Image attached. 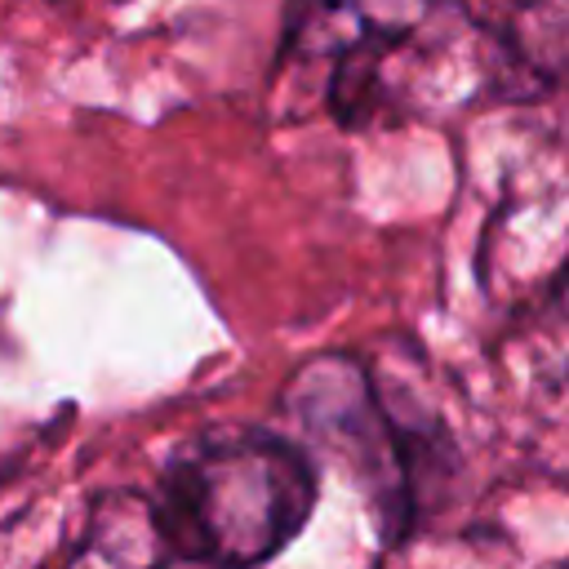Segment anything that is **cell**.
I'll list each match as a JSON object with an SVG mask.
<instances>
[{"label":"cell","instance_id":"6da1fadb","mask_svg":"<svg viewBox=\"0 0 569 569\" xmlns=\"http://www.w3.org/2000/svg\"><path fill=\"white\" fill-rule=\"evenodd\" d=\"M316 493L302 445L262 427H213L169 453L151 520L178 560L253 569L302 533Z\"/></svg>","mask_w":569,"mask_h":569},{"label":"cell","instance_id":"7a4b0ae2","mask_svg":"<svg viewBox=\"0 0 569 569\" xmlns=\"http://www.w3.org/2000/svg\"><path fill=\"white\" fill-rule=\"evenodd\" d=\"M284 409L311 445L347 462L391 529H413L453 467L449 427L427 409L409 413V405L382 391L351 356L302 365L284 391Z\"/></svg>","mask_w":569,"mask_h":569},{"label":"cell","instance_id":"3957f363","mask_svg":"<svg viewBox=\"0 0 569 569\" xmlns=\"http://www.w3.org/2000/svg\"><path fill=\"white\" fill-rule=\"evenodd\" d=\"M440 4L445 0H293L284 53L329 62V107L356 124L373 111L382 67Z\"/></svg>","mask_w":569,"mask_h":569},{"label":"cell","instance_id":"277c9868","mask_svg":"<svg viewBox=\"0 0 569 569\" xmlns=\"http://www.w3.org/2000/svg\"><path fill=\"white\" fill-rule=\"evenodd\" d=\"M560 569H569V565H560Z\"/></svg>","mask_w":569,"mask_h":569}]
</instances>
